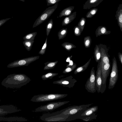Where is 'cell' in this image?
<instances>
[{
    "instance_id": "cell-1",
    "label": "cell",
    "mask_w": 122,
    "mask_h": 122,
    "mask_svg": "<svg viewBox=\"0 0 122 122\" xmlns=\"http://www.w3.org/2000/svg\"><path fill=\"white\" fill-rule=\"evenodd\" d=\"M92 104L71 106L51 113L43 114L40 118L47 122L69 121L80 119L81 114Z\"/></svg>"
},
{
    "instance_id": "cell-2",
    "label": "cell",
    "mask_w": 122,
    "mask_h": 122,
    "mask_svg": "<svg viewBox=\"0 0 122 122\" xmlns=\"http://www.w3.org/2000/svg\"><path fill=\"white\" fill-rule=\"evenodd\" d=\"M30 78L23 74H13L8 75L2 81L1 84L5 87L11 89L20 88L31 81Z\"/></svg>"
},
{
    "instance_id": "cell-3",
    "label": "cell",
    "mask_w": 122,
    "mask_h": 122,
    "mask_svg": "<svg viewBox=\"0 0 122 122\" xmlns=\"http://www.w3.org/2000/svg\"><path fill=\"white\" fill-rule=\"evenodd\" d=\"M67 94L51 93L34 95L31 99V101L40 102L51 101L61 99L66 97Z\"/></svg>"
},
{
    "instance_id": "cell-4",
    "label": "cell",
    "mask_w": 122,
    "mask_h": 122,
    "mask_svg": "<svg viewBox=\"0 0 122 122\" xmlns=\"http://www.w3.org/2000/svg\"><path fill=\"white\" fill-rule=\"evenodd\" d=\"M59 3L46 8L38 17L34 22L32 27L33 28L40 25L47 19L57 8Z\"/></svg>"
},
{
    "instance_id": "cell-5",
    "label": "cell",
    "mask_w": 122,
    "mask_h": 122,
    "mask_svg": "<svg viewBox=\"0 0 122 122\" xmlns=\"http://www.w3.org/2000/svg\"><path fill=\"white\" fill-rule=\"evenodd\" d=\"M70 102L69 101H67L49 103L46 105H41L38 107L33 111V112H36L52 111Z\"/></svg>"
},
{
    "instance_id": "cell-6",
    "label": "cell",
    "mask_w": 122,
    "mask_h": 122,
    "mask_svg": "<svg viewBox=\"0 0 122 122\" xmlns=\"http://www.w3.org/2000/svg\"><path fill=\"white\" fill-rule=\"evenodd\" d=\"M118 78V71L116 59L114 57L112 60V67L109 80L108 88L111 90L115 86Z\"/></svg>"
},
{
    "instance_id": "cell-7",
    "label": "cell",
    "mask_w": 122,
    "mask_h": 122,
    "mask_svg": "<svg viewBox=\"0 0 122 122\" xmlns=\"http://www.w3.org/2000/svg\"><path fill=\"white\" fill-rule=\"evenodd\" d=\"M39 56H32L15 61L9 64L7 67L9 68L27 66L32 63L39 59Z\"/></svg>"
},
{
    "instance_id": "cell-8",
    "label": "cell",
    "mask_w": 122,
    "mask_h": 122,
    "mask_svg": "<svg viewBox=\"0 0 122 122\" xmlns=\"http://www.w3.org/2000/svg\"><path fill=\"white\" fill-rule=\"evenodd\" d=\"M110 62L106 64L101 63V70L102 77V86L101 92L103 93L106 88L107 79L111 67Z\"/></svg>"
},
{
    "instance_id": "cell-9",
    "label": "cell",
    "mask_w": 122,
    "mask_h": 122,
    "mask_svg": "<svg viewBox=\"0 0 122 122\" xmlns=\"http://www.w3.org/2000/svg\"><path fill=\"white\" fill-rule=\"evenodd\" d=\"M95 77L94 67H93L91 70L89 77L85 85V88L88 92L94 93L96 92Z\"/></svg>"
},
{
    "instance_id": "cell-10",
    "label": "cell",
    "mask_w": 122,
    "mask_h": 122,
    "mask_svg": "<svg viewBox=\"0 0 122 122\" xmlns=\"http://www.w3.org/2000/svg\"><path fill=\"white\" fill-rule=\"evenodd\" d=\"M97 106H94L87 108L81 114L80 119L88 121L95 119L97 117L95 113L98 109Z\"/></svg>"
},
{
    "instance_id": "cell-11",
    "label": "cell",
    "mask_w": 122,
    "mask_h": 122,
    "mask_svg": "<svg viewBox=\"0 0 122 122\" xmlns=\"http://www.w3.org/2000/svg\"><path fill=\"white\" fill-rule=\"evenodd\" d=\"M77 80L73 78L71 75L53 81V83L60 85L69 88L73 87Z\"/></svg>"
},
{
    "instance_id": "cell-12",
    "label": "cell",
    "mask_w": 122,
    "mask_h": 122,
    "mask_svg": "<svg viewBox=\"0 0 122 122\" xmlns=\"http://www.w3.org/2000/svg\"><path fill=\"white\" fill-rule=\"evenodd\" d=\"M97 70L96 75V90L98 93L101 92L102 86V77L101 70V59L98 62Z\"/></svg>"
},
{
    "instance_id": "cell-13",
    "label": "cell",
    "mask_w": 122,
    "mask_h": 122,
    "mask_svg": "<svg viewBox=\"0 0 122 122\" xmlns=\"http://www.w3.org/2000/svg\"><path fill=\"white\" fill-rule=\"evenodd\" d=\"M21 111L15 106L12 105H1L0 106V116Z\"/></svg>"
},
{
    "instance_id": "cell-14",
    "label": "cell",
    "mask_w": 122,
    "mask_h": 122,
    "mask_svg": "<svg viewBox=\"0 0 122 122\" xmlns=\"http://www.w3.org/2000/svg\"><path fill=\"white\" fill-rule=\"evenodd\" d=\"M99 46L101 54V63L106 64L110 62L109 56L108 53V50L105 45L101 44Z\"/></svg>"
},
{
    "instance_id": "cell-15",
    "label": "cell",
    "mask_w": 122,
    "mask_h": 122,
    "mask_svg": "<svg viewBox=\"0 0 122 122\" xmlns=\"http://www.w3.org/2000/svg\"><path fill=\"white\" fill-rule=\"evenodd\" d=\"M103 0H87L83 5L84 9H89L95 7L98 5Z\"/></svg>"
},
{
    "instance_id": "cell-16",
    "label": "cell",
    "mask_w": 122,
    "mask_h": 122,
    "mask_svg": "<svg viewBox=\"0 0 122 122\" xmlns=\"http://www.w3.org/2000/svg\"><path fill=\"white\" fill-rule=\"evenodd\" d=\"M118 26L121 31L122 32V4H120L116 12L115 15Z\"/></svg>"
},
{
    "instance_id": "cell-17",
    "label": "cell",
    "mask_w": 122,
    "mask_h": 122,
    "mask_svg": "<svg viewBox=\"0 0 122 122\" xmlns=\"http://www.w3.org/2000/svg\"><path fill=\"white\" fill-rule=\"evenodd\" d=\"M111 33V31L108 30L105 26H98L95 31L96 37L102 35H108Z\"/></svg>"
},
{
    "instance_id": "cell-18",
    "label": "cell",
    "mask_w": 122,
    "mask_h": 122,
    "mask_svg": "<svg viewBox=\"0 0 122 122\" xmlns=\"http://www.w3.org/2000/svg\"><path fill=\"white\" fill-rule=\"evenodd\" d=\"M0 121H7L8 122H22L26 121L27 120L22 117H3L0 116Z\"/></svg>"
},
{
    "instance_id": "cell-19",
    "label": "cell",
    "mask_w": 122,
    "mask_h": 122,
    "mask_svg": "<svg viewBox=\"0 0 122 122\" xmlns=\"http://www.w3.org/2000/svg\"><path fill=\"white\" fill-rule=\"evenodd\" d=\"M76 11H75L69 16L66 17L62 21V26H66L69 24L75 18L76 15Z\"/></svg>"
},
{
    "instance_id": "cell-20",
    "label": "cell",
    "mask_w": 122,
    "mask_h": 122,
    "mask_svg": "<svg viewBox=\"0 0 122 122\" xmlns=\"http://www.w3.org/2000/svg\"><path fill=\"white\" fill-rule=\"evenodd\" d=\"M74 8V6H72L64 9L60 13L58 17L61 18L63 16H68L70 15L71 14Z\"/></svg>"
},
{
    "instance_id": "cell-21",
    "label": "cell",
    "mask_w": 122,
    "mask_h": 122,
    "mask_svg": "<svg viewBox=\"0 0 122 122\" xmlns=\"http://www.w3.org/2000/svg\"><path fill=\"white\" fill-rule=\"evenodd\" d=\"M91 59V58L88 61L83 65L79 67L76 69L74 71V73L75 74H76L85 71L89 66Z\"/></svg>"
},
{
    "instance_id": "cell-22",
    "label": "cell",
    "mask_w": 122,
    "mask_h": 122,
    "mask_svg": "<svg viewBox=\"0 0 122 122\" xmlns=\"http://www.w3.org/2000/svg\"><path fill=\"white\" fill-rule=\"evenodd\" d=\"M94 57L96 62H98L101 59V54L99 46L96 45L94 49Z\"/></svg>"
},
{
    "instance_id": "cell-23",
    "label": "cell",
    "mask_w": 122,
    "mask_h": 122,
    "mask_svg": "<svg viewBox=\"0 0 122 122\" xmlns=\"http://www.w3.org/2000/svg\"><path fill=\"white\" fill-rule=\"evenodd\" d=\"M58 62L56 61L54 62H47L44 63L45 66L43 69L44 70L51 69H53Z\"/></svg>"
},
{
    "instance_id": "cell-24",
    "label": "cell",
    "mask_w": 122,
    "mask_h": 122,
    "mask_svg": "<svg viewBox=\"0 0 122 122\" xmlns=\"http://www.w3.org/2000/svg\"><path fill=\"white\" fill-rule=\"evenodd\" d=\"M61 45L66 50L68 51H70L72 49L76 47L73 44L68 42H64Z\"/></svg>"
},
{
    "instance_id": "cell-25",
    "label": "cell",
    "mask_w": 122,
    "mask_h": 122,
    "mask_svg": "<svg viewBox=\"0 0 122 122\" xmlns=\"http://www.w3.org/2000/svg\"><path fill=\"white\" fill-rule=\"evenodd\" d=\"M34 42V40L30 41L25 40L23 42V43L26 50L29 51L31 50Z\"/></svg>"
},
{
    "instance_id": "cell-26",
    "label": "cell",
    "mask_w": 122,
    "mask_h": 122,
    "mask_svg": "<svg viewBox=\"0 0 122 122\" xmlns=\"http://www.w3.org/2000/svg\"><path fill=\"white\" fill-rule=\"evenodd\" d=\"M58 74V73H57L49 72L42 75L41 76V78L43 80H45L48 79H51Z\"/></svg>"
},
{
    "instance_id": "cell-27",
    "label": "cell",
    "mask_w": 122,
    "mask_h": 122,
    "mask_svg": "<svg viewBox=\"0 0 122 122\" xmlns=\"http://www.w3.org/2000/svg\"><path fill=\"white\" fill-rule=\"evenodd\" d=\"M68 32L67 28H62L58 33V36L59 40L63 39L66 36Z\"/></svg>"
},
{
    "instance_id": "cell-28",
    "label": "cell",
    "mask_w": 122,
    "mask_h": 122,
    "mask_svg": "<svg viewBox=\"0 0 122 122\" xmlns=\"http://www.w3.org/2000/svg\"><path fill=\"white\" fill-rule=\"evenodd\" d=\"M37 34V32H36L28 33L23 37V39L25 40L32 41L34 40L35 36Z\"/></svg>"
},
{
    "instance_id": "cell-29",
    "label": "cell",
    "mask_w": 122,
    "mask_h": 122,
    "mask_svg": "<svg viewBox=\"0 0 122 122\" xmlns=\"http://www.w3.org/2000/svg\"><path fill=\"white\" fill-rule=\"evenodd\" d=\"M53 23L52 19L50 20L46 26V30L47 36L49 35L50 31L52 28Z\"/></svg>"
},
{
    "instance_id": "cell-30",
    "label": "cell",
    "mask_w": 122,
    "mask_h": 122,
    "mask_svg": "<svg viewBox=\"0 0 122 122\" xmlns=\"http://www.w3.org/2000/svg\"><path fill=\"white\" fill-rule=\"evenodd\" d=\"M74 64L72 65H68L63 70L62 73L64 74L69 73L73 70L76 67V64L73 63Z\"/></svg>"
},
{
    "instance_id": "cell-31",
    "label": "cell",
    "mask_w": 122,
    "mask_h": 122,
    "mask_svg": "<svg viewBox=\"0 0 122 122\" xmlns=\"http://www.w3.org/2000/svg\"><path fill=\"white\" fill-rule=\"evenodd\" d=\"M92 42V39L90 36H87L84 37V44L86 48L89 47Z\"/></svg>"
},
{
    "instance_id": "cell-32",
    "label": "cell",
    "mask_w": 122,
    "mask_h": 122,
    "mask_svg": "<svg viewBox=\"0 0 122 122\" xmlns=\"http://www.w3.org/2000/svg\"><path fill=\"white\" fill-rule=\"evenodd\" d=\"M98 9L94 8L91 9L87 13L86 17L88 18H90L94 16L97 13Z\"/></svg>"
},
{
    "instance_id": "cell-33",
    "label": "cell",
    "mask_w": 122,
    "mask_h": 122,
    "mask_svg": "<svg viewBox=\"0 0 122 122\" xmlns=\"http://www.w3.org/2000/svg\"><path fill=\"white\" fill-rule=\"evenodd\" d=\"M86 21V20L83 17H82L78 22V25L81 28L82 31L84 28Z\"/></svg>"
},
{
    "instance_id": "cell-34",
    "label": "cell",
    "mask_w": 122,
    "mask_h": 122,
    "mask_svg": "<svg viewBox=\"0 0 122 122\" xmlns=\"http://www.w3.org/2000/svg\"><path fill=\"white\" fill-rule=\"evenodd\" d=\"M74 35L76 36H80L82 32L80 27L78 25L75 26L73 28Z\"/></svg>"
},
{
    "instance_id": "cell-35",
    "label": "cell",
    "mask_w": 122,
    "mask_h": 122,
    "mask_svg": "<svg viewBox=\"0 0 122 122\" xmlns=\"http://www.w3.org/2000/svg\"><path fill=\"white\" fill-rule=\"evenodd\" d=\"M47 37L44 44L38 53L39 54L43 55L45 54L47 46Z\"/></svg>"
},
{
    "instance_id": "cell-36",
    "label": "cell",
    "mask_w": 122,
    "mask_h": 122,
    "mask_svg": "<svg viewBox=\"0 0 122 122\" xmlns=\"http://www.w3.org/2000/svg\"><path fill=\"white\" fill-rule=\"evenodd\" d=\"M61 0H46L47 5L49 6L58 3Z\"/></svg>"
},
{
    "instance_id": "cell-37",
    "label": "cell",
    "mask_w": 122,
    "mask_h": 122,
    "mask_svg": "<svg viewBox=\"0 0 122 122\" xmlns=\"http://www.w3.org/2000/svg\"><path fill=\"white\" fill-rule=\"evenodd\" d=\"M10 19L11 18H9L0 20V26H2V25L4 24L6 21Z\"/></svg>"
},
{
    "instance_id": "cell-38",
    "label": "cell",
    "mask_w": 122,
    "mask_h": 122,
    "mask_svg": "<svg viewBox=\"0 0 122 122\" xmlns=\"http://www.w3.org/2000/svg\"><path fill=\"white\" fill-rule=\"evenodd\" d=\"M118 55L119 61L122 65V53L121 52H119Z\"/></svg>"
},
{
    "instance_id": "cell-39",
    "label": "cell",
    "mask_w": 122,
    "mask_h": 122,
    "mask_svg": "<svg viewBox=\"0 0 122 122\" xmlns=\"http://www.w3.org/2000/svg\"><path fill=\"white\" fill-rule=\"evenodd\" d=\"M20 0V1H24V2L25 1L24 0Z\"/></svg>"
}]
</instances>
